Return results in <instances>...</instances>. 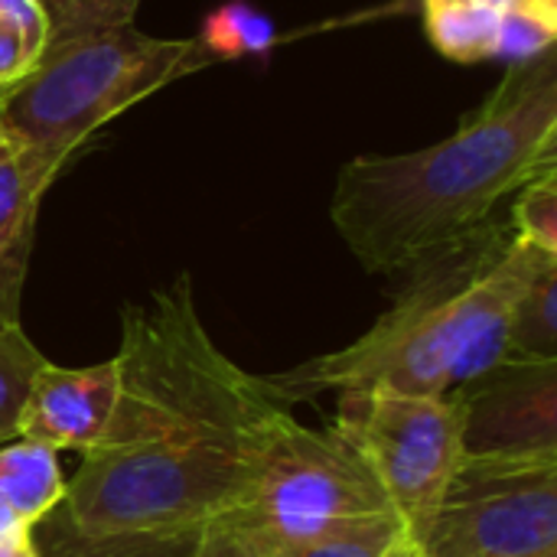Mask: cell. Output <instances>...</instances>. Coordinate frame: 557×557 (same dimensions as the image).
<instances>
[{
	"label": "cell",
	"instance_id": "6da1fadb",
	"mask_svg": "<svg viewBox=\"0 0 557 557\" xmlns=\"http://www.w3.org/2000/svg\"><path fill=\"white\" fill-rule=\"evenodd\" d=\"M114 362L117 398L65 483V519L85 535H163L232 516L287 408L212 343L189 274L124 307Z\"/></svg>",
	"mask_w": 557,
	"mask_h": 557
},
{
	"label": "cell",
	"instance_id": "7a4b0ae2",
	"mask_svg": "<svg viewBox=\"0 0 557 557\" xmlns=\"http://www.w3.org/2000/svg\"><path fill=\"white\" fill-rule=\"evenodd\" d=\"M557 170V52L512 62L499 88L444 140L349 160L330 219L356 261L385 277L499 225L496 209Z\"/></svg>",
	"mask_w": 557,
	"mask_h": 557
},
{
	"label": "cell",
	"instance_id": "3957f363",
	"mask_svg": "<svg viewBox=\"0 0 557 557\" xmlns=\"http://www.w3.org/2000/svg\"><path fill=\"white\" fill-rule=\"evenodd\" d=\"M552 261L499 222L408 271L392 310L356 343L264 382L284 405L320 392L450 395L506 359L512 307Z\"/></svg>",
	"mask_w": 557,
	"mask_h": 557
},
{
	"label": "cell",
	"instance_id": "277c9868",
	"mask_svg": "<svg viewBox=\"0 0 557 557\" xmlns=\"http://www.w3.org/2000/svg\"><path fill=\"white\" fill-rule=\"evenodd\" d=\"M215 59L202 39H160L134 23L46 46L0 95L3 140L49 186L111 117Z\"/></svg>",
	"mask_w": 557,
	"mask_h": 557
},
{
	"label": "cell",
	"instance_id": "5b68a950",
	"mask_svg": "<svg viewBox=\"0 0 557 557\" xmlns=\"http://www.w3.org/2000/svg\"><path fill=\"white\" fill-rule=\"evenodd\" d=\"M372 512L392 506L356 447L333 428L313 431L284 411L258 454L248 499L206 529L258 545Z\"/></svg>",
	"mask_w": 557,
	"mask_h": 557
},
{
	"label": "cell",
	"instance_id": "8992f818",
	"mask_svg": "<svg viewBox=\"0 0 557 557\" xmlns=\"http://www.w3.org/2000/svg\"><path fill=\"white\" fill-rule=\"evenodd\" d=\"M411 539L428 557H557V450L463 454Z\"/></svg>",
	"mask_w": 557,
	"mask_h": 557
},
{
	"label": "cell",
	"instance_id": "52a82bcc",
	"mask_svg": "<svg viewBox=\"0 0 557 557\" xmlns=\"http://www.w3.org/2000/svg\"><path fill=\"white\" fill-rule=\"evenodd\" d=\"M333 431L369 463L408 535L431 519L463 457L460 408L450 395L346 392Z\"/></svg>",
	"mask_w": 557,
	"mask_h": 557
},
{
	"label": "cell",
	"instance_id": "ba28073f",
	"mask_svg": "<svg viewBox=\"0 0 557 557\" xmlns=\"http://www.w3.org/2000/svg\"><path fill=\"white\" fill-rule=\"evenodd\" d=\"M463 454L557 450V362L503 359L454 388Z\"/></svg>",
	"mask_w": 557,
	"mask_h": 557
},
{
	"label": "cell",
	"instance_id": "9c48e42d",
	"mask_svg": "<svg viewBox=\"0 0 557 557\" xmlns=\"http://www.w3.org/2000/svg\"><path fill=\"white\" fill-rule=\"evenodd\" d=\"M117 362L108 359L88 369H62L46 362L23 401L16 434L20 441L42 444L49 450H88L114 408Z\"/></svg>",
	"mask_w": 557,
	"mask_h": 557
},
{
	"label": "cell",
	"instance_id": "30bf717a",
	"mask_svg": "<svg viewBox=\"0 0 557 557\" xmlns=\"http://www.w3.org/2000/svg\"><path fill=\"white\" fill-rule=\"evenodd\" d=\"M49 186L33 176L13 144L0 140V310H20L39 199Z\"/></svg>",
	"mask_w": 557,
	"mask_h": 557
},
{
	"label": "cell",
	"instance_id": "8fae6325",
	"mask_svg": "<svg viewBox=\"0 0 557 557\" xmlns=\"http://www.w3.org/2000/svg\"><path fill=\"white\" fill-rule=\"evenodd\" d=\"M36 557H202V529L163 535H85L62 506L33 525Z\"/></svg>",
	"mask_w": 557,
	"mask_h": 557
},
{
	"label": "cell",
	"instance_id": "7c38bea8",
	"mask_svg": "<svg viewBox=\"0 0 557 557\" xmlns=\"http://www.w3.org/2000/svg\"><path fill=\"white\" fill-rule=\"evenodd\" d=\"M408 529L395 512H372V516L339 519L287 539H268L258 545L238 542V545L251 557H385V552Z\"/></svg>",
	"mask_w": 557,
	"mask_h": 557
},
{
	"label": "cell",
	"instance_id": "4fadbf2b",
	"mask_svg": "<svg viewBox=\"0 0 557 557\" xmlns=\"http://www.w3.org/2000/svg\"><path fill=\"white\" fill-rule=\"evenodd\" d=\"M0 496L26 522L39 525L65 499V476L55 450L33 441H3L0 447Z\"/></svg>",
	"mask_w": 557,
	"mask_h": 557
},
{
	"label": "cell",
	"instance_id": "5bb4252c",
	"mask_svg": "<svg viewBox=\"0 0 557 557\" xmlns=\"http://www.w3.org/2000/svg\"><path fill=\"white\" fill-rule=\"evenodd\" d=\"M503 13L476 0H424L428 36L454 62H483L496 55Z\"/></svg>",
	"mask_w": 557,
	"mask_h": 557
},
{
	"label": "cell",
	"instance_id": "9a60e30c",
	"mask_svg": "<svg viewBox=\"0 0 557 557\" xmlns=\"http://www.w3.org/2000/svg\"><path fill=\"white\" fill-rule=\"evenodd\" d=\"M506 359L557 362V261L545 264L516 300L509 317Z\"/></svg>",
	"mask_w": 557,
	"mask_h": 557
},
{
	"label": "cell",
	"instance_id": "2e32d148",
	"mask_svg": "<svg viewBox=\"0 0 557 557\" xmlns=\"http://www.w3.org/2000/svg\"><path fill=\"white\" fill-rule=\"evenodd\" d=\"M46 362L49 359L23 333L20 317L0 310V444L13 441L29 385Z\"/></svg>",
	"mask_w": 557,
	"mask_h": 557
},
{
	"label": "cell",
	"instance_id": "e0dca14e",
	"mask_svg": "<svg viewBox=\"0 0 557 557\" xmlns=\"http://www.w3.org/2000/svg\"><path fill=\"white\" fill-rule=\"evenodd\" d=\"M46 16V46L134 23L140 0H36Z\"/></svg>",
	"mask_w": 557,
	"mask_h": 557
},
{
	"label": "cell",
	"instance_id": "ac0fdd59",
	"mask_svg": "<svg viewBox=\"0 0 557 557\" xmlns=\"http://www.w3.org/2000/svg\"><path fill=\"white\" fill-rule=\"evenodd\" d=\"M509 228L516 238L557 255V170H548L516 193Z\"/></svg>",
	"mask_w": 557,
	"mask_h": 557
},
{
	"label": "cell",
	"instance_id": "d6986e66",
	"mask_svg": "<svg viewBox=\"0 0 557 557\" xmlns=\"http://www.w3.org/2000/svg\"><path fill=\"white\" fill-rule=\"evenodd\" d=\"M557 39V20L539 16L525 7H512L503 13L499 20V39H496V55L493 59H506L512 62H525L542 55L545 49H555Z\"/></svg>",
	"mask_w": 557,
	"mask_h": 557
},
{
	"label": "cell",
	"instance_id": "ffe728a7",
	"mask_svg": "<svg viewBox=\"0 0 557 557\" xmlns=\"http://www.w3.org/2000/svg\"><path fill=\"white\" fill-rule=\"evenodd\" d=\"M0 13H7L16 23L26 55H29V69H33V62L46 49V16H42L39 3L36 0H0Z\"/></svg>",
	"mask_w": 557,
	"mask_h": 557
},
{
	"label": "cell",
	"instance_id": "44dd1931",
	"mask_svg": "<svg viewBox=\"0 0 557 557\" xmlns=\"http://www.w3.org/2000/svg\"><path fill=\"white\" fill-rule=\"evenodd\" d=\"M26 72H29V55H26L23 36H20L16 23L7 13H0V95L13 82H20Z\"/></svg>",
	"mask_w": 557,
	"mask_h": 557
},
{
	"label": "cell",
	"instance_id": "7402d4cb",
	"mask_svg": "<svg viewBox=\"0 0 557 557\" xmlns=\"http://www.w3.org/2000/svg\"><path fill=\"white\" fill-rule=\"evenodd\" d=\"M0 557H36L33 525H26L0 496Z\"/></svg>",
	"mask_w": 557,
	"mask_h": 557
},
{
	"label": "cell",
	"instance_id": "603a6c76",
	"mask_svg": "<svg viewBox=\"0 0 557 557\" xmlns=\"http://www.w3.org/2000/svg\"><path fill=\"white\" fill-rule=\"evenodd\" d=\"M202 557H251L238 542L215 529H202Z\"/></svg>",
	"mask_w": 557,
	"mask_h": 557
},
{
	"label": "cell",
	"instance_id": "cb8c5ba5",
	"mask_svg": "<svg viewBox=\"0 0 557 557\" xmlns=\"http://www.w3.org/2000/svg\"><path fill=\"white\" fill-rule=\"evenodd\" d=\"M385 557H428V555H424V552H421V545L405 532V535H401V539L385 552Z\"/></svg>",
	"mask_w": 557,
	"mask_h": 557
},
{
	"label": "cell",
	"instance_id": "d4e9b609",
	"mask_svg": "<svg viewBox=\"0 0 557 557\" xmlns=\"http://www.w3.org/2000/svg\"><path fill=\"white\" fill-rule=\"evenodd\" d=\"M516 7H525L539 16H548V20H557V0H519Z\"/></svg>",
	"mask_w": 557,
	"mask_h": 557
},
{
	"label": "cell",
	"instance_id": "484cf974",
	"mask_svg": "<svg viewBox=\"0 0 557 557\" xmlns=\"http://www.w3.org/2000/svg\"><path fill=\"white\" fill-rule=\"evenodd\" d=\"M476 3H483V7H493V10H499V13H506V10H512L519 0H476Z\"/></svg>",
	"mask_w": 557,
	"mask_h": 557
},
{
	"label": "cell",
	"instance_id": "4316f807",
	"mask_svg": "<svg viewBox=\"0 0 557 557\" xmlns=\"http://www.w3.org/2000/svg\"><path fill=\"white\" fill-rule=\"evenodd\" d=\"M0 140H3V124H0Z\"/></svg>",
	"mask_w": 557,
	"mask_h": 557
}]
</instances>
